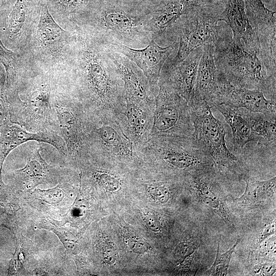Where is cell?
<instances>
[{"mask_svg":"<svg viewBox=\"0 0 276 276\" xmlns=\"http://www.w3.org/2000/svg\"><path fill=\"white\" fill-rule=\"evenodd\" d=\"M55 21L63 29L72 31L80 17L89 12L100 0H44Z\"/></svg>","mask_w":276,"mask_h":276,"instance_id":"25","label":"cell"},{"mask_svg":"<svg viewBox=\"0 0 276 276\" xmlns=\"http://www.w3.org/2000/svg\"><path fill=\"white\" fill-rule=\"evenodd\" d=\"M4 67L2 65V64L0 63V71L2 68H3Z\"/></svg>","mask_w":276,"mask_h":276,"instance_id":"42","label":"cell"},{"mask_svg":"<svg viewBox=\"0 0 276 276\" xmlns=\"http://www.w3.org/2000/svg\"><path fill=\"white\" fill-rule=\"evenodd\" d=\"M144 219L147 226L153 232H157L160 230V222L153 215L148 213H146Z\"/></svg>","mask_w":276,"mask_h":276,"instance_id":"37","label":"cell"},{"mask_svg":"<svg viewBox=\"0 0 276 276\" xmlns=\"http://www.w3.org/2000/svg\"><path fill=\"white\" fill-rule=\"evenodd\" d=\"M11 121L9 101L6 86V73L0 76V132L6 124Z\"/></svg>","mask_w":276,"mask_h":276,"instance_id":"33","label":"cell"},{"mask_svg":"<svg viewBox=\"0 0 276 276\" xmlns=\"http://www.w3.org/2000/svg\"><path fill=\"white\" fill-rule=\"evenodd\" d=\"M202 4L201 0H160L150 7L148 27L152 39L164 38L180 18Z\"/></svg>","mask_w":276,"mask_h":276,"instance_id":"19","label":"cell"},{"mask_svg":"<svg viewBox=\"0 0 276 276\" xmlns=\"http://www.w3.org/2000/svg\"><path fill=\"white\" fill-rule=\"evenodd\" d=\"M28 156L26 166L16 171L23 181L30 185H35L53 179L55 172L42 157L41 145H35Z\"/></svg>","mask_w":276,"mask_h":276,"instance_id":"27","label":"cell"},{"mask_svg":"<svg viewBox=\"0 0 276 276\" xmlns=\"http://www.w3.org/2000/svg\"><path fill=\"white\" fill-rule=\"evenodd\" d=\"M128 244L130 248L136 253H143L147 251L148 246L143 240L137 239H129Z\"/></svg>","mask_w":276,"mask_h":276,"instance_id":"38","label":"cell"},{"mask_svg":"<svg viewBox=\"0 0 276 276\" xmlns=\"http://www.w3.org/2000/svg\"><path fill=\"white\" fill-rule=\"evenodd\" d=\"M57 81L50 74L38 73L19 91L7 90L11 121L33 132L54 130L56 118L51 96Z\"/></svg>","mask_w":276,"mask_h":276,"instance_id":"5","label":"cell"},{"mask_svg":"<svg viewBox=\"0 0 276 276\" xmlns=\"http://www.w3.org/2000/svg\"><path fill=\"white\" fill-rule=\"evenodd\" d=\"M194 130L192 138L220 171L233 169L237 158L228 149L226 131L222 122L213 114L212 107L204 101L191 99L188 102Z\"/></svg>","mask_w":276,"mask_h":276,"instance_id":"9","label":"cell"},{"mask_svg":"<svg viewBox=\"0 0 276 276\" xmlns=\"http://www.w3.org/2000/svg\"><path fill=\"white\" fill-rule=\"evenodd\" d=\"M202 51L203 46L197 48L178 65L160 74L159 81L171 86L187 102L193 95L198 66Z\"/></svg>","mask_w":276,"mask_h":276,"instance_id":"22","label":"cell"},{"mask_svg":"<svg viewBox=\"0 0 276 276\" xmlns=\"http://www.w3.org/2000/svg\"><path fill=\"white\" fill-rule=\"evenodd\" d=\"M75 31L73 53L59 83L89 112L118 117L125 105V91L122 76L108 56L107 45L78 27Z\"/></svg>","mask_w":276,"mask_h":276,"instance_id":"1","label":"cell"},{"mask_svg":"<svg viewBox=\"0 0 276 276\" xmlns=\"http://www.w3.org/2000/svg\"><path fill=\"white\" fill-rule=\"evenodd\" d=\"M148 7H151L157 4L160 0H131Z\"/></svg>","mask_w":276,"mask_h":276,"instance_id":"41","label":"cell"},{"mask_svg":"<svg viewBox=\"0 0 276 276\" xmlns=\"http://www.w3.org/2000/svg\"><path fill=\"white\" fill-rule=\"evenodd\" d=\"M218 21V16L205 12L201 7L180 18L170 29L176 30L178 34L177 52L166 61L160 73L178 65L197 48L209 43H215L219 36Z\"/></svg>","mask_w":276,"mask_h":276,"instance_id":"10","label":"cell"},{"mask_svg":"<svg viewBox=\"0 0 276 276\" xmlns=\"http://www.w3.org/2000/svg\"><path fill=\"white\" fill-rule=\"evenodd\" d=\"M212 167L187 175L188 182L201 202L230 226L234 225L225 196L213 172Z\"/></svg>","mask_w":276,"mask_h":276,"instance_id":"15","label":"cell"},{"mask_svg":"<svg viewBox=\"0 0 276 276\" xmlns=\"http://www.w3.org/2000/svg\"><path fill=\"white\" fill-rule=\"evenodd\" d=\"M155 97L151 137L158 135L192 136L194 128L186 100L161 81Z\"/></svg>","mask_w":276,"mask_h":276,"instance_id":"11","label":"cell"},{"mask_svg":"<svg viewBox=\"0 0 276 276\" xmlns=\"http://www.w3.org/2000/svg\"><path fill=\"white\" fill-rule=\"evenodd\" d=\"M275 271V265L270 263L258 265L254 268L255 273L258 275H271Z\"/></svg>","mask_w":276,"mask_h":276,"instance_id":"36","label":"cell"},{"mask_svg":"<svg viewBox=\"0 0 276 276\" xmlns=\"http://www.w3.org/2000/svg\"><path fill=\"white\" fill-rule=\"evenodd\" d=\"M149 7L131 0H100L78 18V27L107 45L122 44L133 49L146 47L152 39L148 22Z\"/></svg>","mask_w":276,"mask_h":276,"instance_id":"2","label":"cell"},{"mask_svg":"<svg viewBox=\"0 0 276 276\" xmlns=\"http://www.w3.org/2000/svg\"><path fill=\"white\" fill-rule=\"evenodd\" d=\"M230 126L235 151L242 149L248 143L257 142L259 137L252 131L240 108L224 104L215 106Z\"/></svg>","mask_w":276,"mask_h":276,"instance_id":"26","label":"cell"},{"mask_svg":"<svg viewBox=\"0 0 276 276\" xmlns=\"http://www.w3.org/2000/svg\"><path fill=\"white\" fill-rule=\"evenodd\" d=\"M140 153L142 162H149L187 175L214 166L211 159L192 136H152Z\"/></svg>","mask_w":276,"mask_h":276,"instance_id":"7","label":"cell"},{"mask_svg":"<svg viewBox=\"0 0 276 276\" xmlns=\"http://www.w3.org/2000/svg\"><path fill=\"white\" fill-rule=\"evenodd\" d=\"M147 192L161 203H167L170 198L171 190L167 182L152 181L148 182L146 187Z\"/></svg>","mask_w":276,"mask_h":276,"instance_id":"32","label":"cell"},{"mask_svg":"<svg viewBox=\"0 0 276 276\" xmlns=\"http://www.w3.org/2000/svg\"><path fill=\"white\" fill-rule=\"evenodd\" d=\"M29 141L48 144L64 155H67L65 144L55 130L33 132L11 121L5 125L0 132V174L4 162L9 153L17 146Z\"/></svg>","mask_w":276,"mask_h":276,"instance_id":"17","label":"cell"},{"mask_svg":"<svg viewBox=\"0 0 276 276\" xmlns=\"http://www.w3.org/2000/svg\"><path fill=\"white\" fill-rule=\"evenodd\" d=\"M42 0H16L0 38L8 49L20 52L37 26Z\"/></svg>","mask_w":276,"mask_h":276,"instance_id":"13","label":"cell"},{"mask_svg":"<svg viewBox=\"0 0 276 276\" xmlns=\"http://www.w3.org/2000/svg\"><path fill=\"white\" fill-rule=\"evenodd\" d=\"M0 63L6 73V86L8 90H18L36 73L22 53L7 48L0 38Z\"/></svg>","mask_w":276,"mask_h":276,"instance_id":"23","label":"cell"},{"mask_svg":"<svg viewBox=\"0 0 276 276\" xmlns=\"http://www.w3.org/2000/svg\"><path fill=\"white\" fill-rule=\"evenodd\" d=\"M51 102L56 131L65 144L67 155L76 163L88 162L91 157L88 139V110L75 96L58 83L52 90Z\"/></svg>","mask_w":276,"mask_h":276,"instance_id":"6","label":"cell"},{"mask_svg":"<svg viewBox=\"0 0 276 276\" xmlns=\"http://www.w3.org/2000/svg\"><path fill=\"white\" fill-rule=\"evenodd\" d=\"M198 246L196 242L186 241L179 243L175 249V255L182 261L192 256L196 252Z\"/></svg>","mask_w":276,"mask_h":276,"instance_id":"34","label":"cell"},{"mask_svg":"<svg viewBox=\"0 0 276 276\" xmlns=\"http://www.w3.org/2000/svg\"><path fill=\"white\" fill-rule=\"evenodd\" d=\"M246 187L244 193L235 199L237 204L251 206L273 197L275 194V177L267 180H258L249 176L243 177Z\"/></svg>","mask_w":276,"mask_h":276,"instance_id":"28","label":"cell"},{"mask_svg":"<svg viewBox=\"0 0 276 276\" xmlns=\"http://www.w3.org/2000/svg\"><path fill=\"white\" fill-rule=\"evenodd\" d=\"M75 40V29L61 27L42 0L38 22L20 52L34 73H47L58 79L67 68Z\"/></svg>","mask_w":276,"mask_h":276,"instance_id":"3","label":"cell"},{"mask_svg":"<svg viewBox=\"0 0 276 276\" xmlns=\"http://www.w3.org/2000/svg\"><path fill=\"white\" fill-rule=\"evenodd\" d=\"M219 70L234 85L258 89L275 100V71L270 69L256 53L248 51L240 40L219 36L215 42Z\"/></svg>","mask_w":276,"mask_h":276,"instance_id":"4","label":"cell"},{"mask_svg":"<svg viewBox=\"0 0 276 276\" xmlns=\"http://www.w3.org/2000/svg\"><path fill=\"white\" fill-rule=\"evenodd\" d=\"M215 50L214 43H209L203 46L193 93L190 99L205 101L213 107L218 91L220 73L216 64Z\"/></svg>","mask_w":276,"mask_h":276,"instance_id":"21","label":"cell"},{"mask_svg":"<svg viewBox=\"0 0 276 276\" xmlns=\"http://www.w3.org/2000/svg\"><path fill=\"white\" fill-rule=\"evenodd\" d=\"M88 139L91 157L109 159L123 165L142 162L140 151L113 114L89 112Z\"/></svg>","mask_w":276,"mask_h":276,"instance_id":"8","label":"cell"},{"mask_svg":"<svg viewBox=\"0 0 276 276\" xmlns=\"http://www.w3.org/2000/svg\"><path fill=\"white\" fill-rule=\"evenodd\" d=\"M243 109V108H242ZM241 110L243 117L248 122L252 131L259 138L262 137L270 145L275 147L276 140L275 120L269 119L264 114Z\"/></svg>","mask_w":276,"mask_h":276,"instance_id":"29","label":"cell"},{"mask_svg":"<svg viewBox=\"0 0 276 276\" xmlns=\"http://www.w3.org/2000/svg\"><path fill=\"white\" fill-rule=\"evenodd\" d=\"M219 104L260 113L275 120V100L266 98L259 90L234 85L221 72L219 75L218 91L214 107Z\"/></svg>","mask_w":276,"mask_h":276,"instance_id":"14","label":"cell"},{"mask_svg":"<svg viewBox=\"0 0 276 276\" xmlns=\"http://www.w3.org/2000/svg\"><path fill=\"white\" fill-rule=\"evenodd\" d=\"M154 109L125 96V105L117 119L127 137L137 149L151 138Z\"/></svg>","mask_w":276,"mask_h":276,"instance_id":"16","label":"cell"},{"mask_svg":"<svg viewBox=\"0 0 276 276\" xmlns=\"http://www.w3.org/2000/svg\"><path fill=\"white\" fill-rule=\"evenodd\" d=\"M103 257L105 261L108 264H113L117 260V255L114 248L110 244L104 247Z\"/></svg>","mask_w":276,"mask_h":276,"instance_id":"40","label":"cell"},{"mask_svg":"<svg viewBox=\"0 0 276 276\" xmlns=\"http://www.w3.org/2000/svg\"><path fill=\"white\" fill-rule=\"evenodd\" d=\"M239 240L238 239L236 243L229 250L224 253L220 252V240L218 241L216 257L214 263L206 272L208 275L221 276L227 275L233 253Z\"/></svg>","mask_w":276,"mask_h":276,"instance_id":"30","label":"cell"},{"mask_svg":"<svg viewBox=\"0 0 276 276\" xmlns=\"http://www.w3.org/2000/svg\"><path fill=\"white\" fill-rule=\"evenodd\" d=\"M218 20L227 24L233 32V38L241 40L246 50L257 53L263 60L268 59L257 33L250 24L243 0H226L225 8L218 16Z\"/></svg>","mask_w":276,"mask_h":276,"instance_id":"18","label":"cell"},{"mask_svg":"<svg viewBox=\"0 0 276 276\" xmlns=\"http://www.w3.org/2000/svg\"><path fill=\"white\" fill-rule=\"evenodd\" d=\"M275 226L274 220L264 228L257 240V245L261 244L265 240L275 233Z\"/></svg>","mask_w":276,"mask_h":276,"instance_id":"39","label":"cell"},{"mask_svg":"<svg viewBox=\"0 0 276 276\" xmlns=\"http://www.w3.org/2000/svg\"><path fill=\"white\" fill-rule=\"evenodd\" d=\"M178 45L177 39L166 47L160 46L152 39L146 47L142 49H133L117 44L107 45L127 57L142 70L155 97L158 90L162 68L166 61L177 49Z\"/></svg>","mask_w":276,"mask_h":276,"instance_id":"12","label":"cell"},{"mask_svg":"<svg viewBox=\"0 0 276 276\" xmlns=\"http://www.w3.org/2000/svg\"><path fill=\"white\" fill-rule=\"evenodd\" d=\"M226 1V0H225V2Z\"/></svg>","mask_w":276,"mask_h":276,"instance_id":"43","label":"cell"},{"mask_svg":"<svg viewBox=\"0 0 276 276\" xmlns=\"http://www.w3.org/2000/svg\"><path fill=\"white\" fill-rule=\"evenodd\" d=\"M42 195V198L44 201L48 202H58L61 201L64 197V193L62 191L58 188L50 189L45 191L37 190Z\"/></svg>","mask_w":276,"mask_h":276,"instance_id":"35","label":"cell"},{"mask_svg":"<svg viewBox=\"0 0 276 276\" xmlns=\"http://www.w3.org/2000/svg\"><path fill=\"white\" fill-rule=\"evenodd\" d=\"M246 15L263 46L275 44V12L262 0H243Z\"/></svg>","mask_w":276,"mask_h":276,"instance_id":"24","label":"cell"},{"mask_svg":"<svg viewBox=\"0 0 276 276\" xmlns=\"http://www.w3.org/2000/svg\"><path fill=\"white\" fill-rule=\"evenodd\" d=\"M107 53L122 76L125 96L133 98L154 109L155 96L142 70L127 57L112 50L107 45Z\"/></svg>","mask_w":276,"mask_h":276,"instance_id":"20","label":"cell"},{"mask_svg":"<svg viewBox=\"0 0 276 276\" xmlns=\"http://www.w3.org/2000/svg\"><path fill=\"white\" fill-rule=\"evenodd\" d=\"M91 177L99 186L108 191L117 190L121 183L119 175L110 170L95 169L91 173Z\"/></svg>","mask_w":276,"mask_h":276,"instance_id":"31","label":"cell"}]
</instances>
